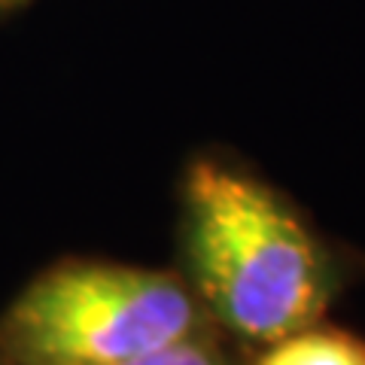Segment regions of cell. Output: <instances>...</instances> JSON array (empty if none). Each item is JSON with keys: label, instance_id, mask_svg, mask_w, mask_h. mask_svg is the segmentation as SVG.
<instances>
[{"label": "cell", "instance_id": "obj_5", "mask_svg": "<svg viewBox=\"0 0 365 365\" xmlns=\"http://www.w3.org/2000/svg\"><path fill=\"white\" fill-rule=\"evenodd\" d=\"M0 365H6V362H0Z\"/></svg>", "mask_w": 365, "mask_h": 365}, {"label": "cell", "instance_id": "obj_1", "mask_svg": "<svg viewBox=\"0 0 365 365\" xmlns=\"http://www.w3.org/2000/svg\"><path fill=\"white\" fill-rule=\"evenodd\" d=\"M182 280L216 329L268 347L323 323L338 268L299 207L250 168L198 155L180 182Z\"/></svg>", "mask_w": 365, "mask_h": 365}, {"label": "cell", "instance_id": "obj_4", "mask_svg": "<svg viewBox=\"0 0 365 365\" xmlns=\"http://www.w3.org/2000/svg\"><path fill=\"white\" fill-rule=\"evenodd\" d=\"M128 365H232V359L225 356L216 332H204L186 341H177V344H168Z\"/></svg>", "mask_w": 365, "mask_h": 365}, {"label": "cell", "instance_id": "obj_2", "mask_svg": "<svg viewBox=\"0 0 365 365\" xmlns=\"http://www.w3.org/2000/svg\"><path fill=\"white\" fill-rule=\"evenodd\" d=\"M216 332L177 271L71 259L37 274L0 317L6 365H128Z\"/></svg>", "mask_w": 365, "mask_h": 365}, {"label": "cell", "instance_id": "obj_3", "mask_svg": "<svg viewBox=\"0 0 365 365\" xmlns=\"http://www.w3.org/2000/svg\"><path fill=\"white\" fill-rule=\"evenodd\" d=\"M253 365H365V338L329 323H314L262 347Z\"/></svg>", "mask_w": 365, "mask_h": 365}]
</instances>
